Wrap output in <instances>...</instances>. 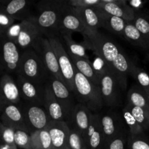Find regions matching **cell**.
<instances>
[{
	"instance_id": "1",
	"label": "cell",
	"mask_w": 149,
	"mask_h": 149,
	"mask_svg": "<svg viewBox=\"0 0 149 149\" xmlns=\"http://www.w3.org/2000/svg\"><path fill=\"white\" fill-rule=\"evenodd\" d=\"M83 36L84 45L93 50L97 58L116 74L122 90H125L133 62L113 39L103 33L99 31L87 32Z\"/></svg>"
},
{
	"instance_id": "2",
	"label": "cell",
	"mask_w": 149,
	"mask_h": 149,
	"mask_svg": "<svg viewBox=\"0 0 149 149\" xmlns=\"http://www.w3.org/2000/svg\"><path fill=\"white\" fill-rule=\"evenodd\" d=\"M37 15L31 16L41 33L45 36L58 34L61 17L68 9L66 1H48L40 4Z\"/></svg>"
},
{
	"instance_id": "3",
	"label": "cell",
	"mask_w": 149,
	"mask_h": 149,
	"mask_svg": "<svg viewBox=\"0 0 149 149\" xmlns=\"http://www.w3.org/2000/svg\"><path fill=\"white\" fill-rule=\"evenodd\" d=\"M74 95L79 101V103L86 106L92 112L98 111L104 106L100 87L86 78L76 68Z\"/></svg>"
},
{
	"instance_id": "4",
	"label": "cell",
	"mask_w": 149,
	"mask_h": 149,
	"mask_svg": "<svg viewBox=\"0 0 149 149\" xmlns=\"http://www.w3.org/2000/svg\"><path fill=\"white\" fill-rule=\"evenodd\" d=\"M17 76L39 85H45L49 74L40 57L33 49L22 52L21 61Z\"/></svg>"
},
{
	"instance_id": "5",
	"label": "cell",
	"mask_w": 149,
	"mask_h": 149,
	"mask_svg": "<svg viewBox=\"0 0 149 149\" xmlns=\"http://www.w3.org/2000/svg\"><path fill=\"white\" fill-rule=\"evenodd\" d=\"M101 61V60H100ZM99 69H96L100 75V89L103 104L110 107L119 106L122 87L116 74L103 61Z\"/></svg>"
},
{
	"instance_id": "6",
	"label": "cell",
	"mask_w": 149,
	"mask_h": 149,
	"mask_svg": "<svg viewBox=\"0 0 149 149\" xmlns=\"http://www.w3.org/2000/svg\"><path fill=\"white\" fill-rule=\"evenodd\" d=\"M49 39L54 52L58 58L60 69L65 84L74 94V75L75 67L64 47L63 42L58 35H49L46 36Z\"/></svg>"
},
{
	"instance_id": "7",
	"label": "cell",
	"mask_w": 149,
	"mask_h": 149,
	"mask_svg": "<svg viewBox=\"0 0 149 149\" xmlns=\"http://www.w3.org/2000/svg\"><path fill=\"white\" fill-rule=\"evenodd\" d=\"M32 49L34 50L40 57L49 76L55 77L65 83L60 69L58 58L52 49L49 39L45 36L42 35L36 41Z\"/></svg>"
},
{
	"instance_id": "8",
	"label": "cell",
	"mask_w": 149,
	"mask_h": 149,
	"mask_svg": "<svg viewBox=\"0 0 149 149\" xmlns=\"http://www.w3.org/2000/svg\"><path fill=\"white\" fill-rule=\"evenodd\" d=\"M1 123L15 130H23L30 132L22 106L15 103H1Z\"/></svg>"
},
{
	"instance_id": "9",
	"label": "cell",
	"mask_w": 149,
	"mask_h": 149,
	"mask_svg": "<svg viewBox=\"0 0 149 149\" xmlns=\"http://www.w3.org/2000/svg\"><path fill=\"white\" fill-rule=\"evenodd\" d=\"M49 82L52 87L55 97L61 105L66 114L67 118H68V124L69 122L71 123V115L77 105L74 100L75 95L69 90L65 83L60 81L58 79L49 76Z\"/></svg>"
},
{
	"instance_id": "10",
	"label": "cell",
	"mask_w": 149,
	"mask_h": 149,
	"mask_svg": "<svg viewBox=\"0 0 149 149\" xmlns=\"http://www.w3.org/2000/svg\"><path fill=\"white\" fill-rule=\"evenodd\" d=\"M20 93V97L26 103L44 107L45 85H39L17 76L16 80Z\"/></svg>"
},
{
	"instance_id": "11",
	"label": "cell",
	"mask_w": 149,
	"mask_h": 149,
	"mask_svg": "<svg viewBox=\"0 0 149 149\" xmlns=\"http://www.w3.org/2000/svg\"><path fill=\"white\" fill-rule=\"evenodd\" d=\"M23 109L31 133L45 130L49 126L51 120L43 106L26 103Z\"/></svg>"
},
{
	"instance_id": "12",
	"label": "cell",
	"mask_w": 149,
	"mask_h": 149,
	"mask_svg": "<svg viewBox=\"0 0 149 149\" xmlns=\"http://www.w3.org/2000/svg\"><path fill=\"white\" fill-rule=\"evenodd\" d=\"M20 50L15 43L3 38L2 66L8 74H17L22 56Z\"/></svg>"
},
{
	"instance_id": "13",
	"label": "cell",
	"mask_w": 149,
	"mask_h": 149,
	"mask_svg": "<svg viewBox=\"0 0 149 149\" xmlns=\"http://www.w3.org/2000/svg\"><path fill=\"white\" fill-rule=\"evenodd\" d=\"M31 17L20 21L21 29L16 42L19 49L23 51L33 49L36 41L42 35Z\"/></svg>"
},
{
	"instance_id": "14",
	"label": "cell",
	"mask_w": 149,
	"mask_h": 149,
	"mask_svg": "<svg viewBox=\"0 0 149 149\" xmlns=\"http://www.w3.org/2000/svg\"><path fill=\"white\" fill-rule=\"evenodd\" d=\"M98 115L106 146L115 138L125 133L123 122L121 121L119 116L111 113H98Z\"/></svg>"
},
{
	"instance_id": "15",
	"label": "cell",
	"mask_w": 149,
	"mask_h": 149,
	"mask_svg": "<svg viewBox=\"0 0 149 149\" xmlns=\"http://www.w3.org/2000/svg\"><path fill=\"white\" fill-rule=\"evenodd\" d=\"M96 8L127 22L133 21L136 15V13L128 5L126 0H100V3Z\"/></svg>"
},
{
	"instance_id": "16",
	"label": "cell",
	"mask_w": 149,
	"mask_h": 149,
	"mask_svg": "<svg viewBox=\"0 0 149 149\" xmlns=\"http://www.w3.org/2000/svg\"><path fill=\"white\" fill-rule=\"evenodd\" d=\"M44 108L47 112L51 122H65L68 123L66 114L55 97L49 81L45 84Z\"/></svg>"
},
{
	"instance_id": "17",
	"label": "cell",
	"mask_w": 149,
	"mask_h": 149,
	"mask_svg": "<svg viewBox=\"0 0 149 149\" xmlns=\"http://www.w3.org/2000/svg\"><path fill=\"white\" fill-rule=\"evenodd\" d=\"M47 130L52 139L53 149H67L69 137V125L65 122H51Z\"/></svg>"
},
{
	"instance_id": "18",
	"label": "cell",
	"mask_w": 149,
	"mask_h": 149,
	"mask_svg": "<svg viewBox=\"0 0 149 149\" xmlns=\"http://www.w3.org/2000/svg\"><path fill=\"white\" fill-rule=\"evenodd\" d=\"M74 32H79L83 35L87 32V29L80 17L68 7L61 17L57 35L60 36L63 33L72 34Z\"/></svg>"
},
{
	"instance_id": "19",
	"label": "cell",
	"mask_w": 149,
	"mask_h": 149,
	"mask_svg": "<svg viewBox=\"0 0 149 149\" xmlns=\"http://www.w3.org/2000/svg\"><path fill=\"white\" fill-rule=\"evenodd\" d=\"M85 140L88 149L106 148V143L102 132L98 113H92L90 127Z\"/></svg>"
},
{
	"instance_id": "20",
	"label": "cell",
	"mask_w": 149,
	"mask_h": 149,
	"mask_svg": "<svg viewBox=\"0 0 149 149\" xmlns=\"http://www.w3.org/2000/svg\"><path fill=\"white\" fill-rule=\"evenodd\" d=\"M1 103H10L18 104L20 101V93L17 82L9 74H3L0 81Z\"/></svg>"
},
{
	"instance_id": "21",
	"label": "cell",
	"mask_w": 149,
	"mask_h": 149,
	"mask_svg": "<svg viewBox=\"0 0 149 149\" xmlns=\"http://www.w3.org/2000/svg\"><path fill=\"white\" fill-rule=\"evenodd\" d=\"M93 112L81 103H77L71 115V123L74 124L73 127L79 131L86 138L90 124V118Z\"/></svg>"
},
{
	"instance_id": "22",
	"label": "cell",
	"mask_w": 149,
	"mask_h": 149,
	"mask_svg": "<svg viewBox=\"0 0 149 149\" xmlns=\"http://www.w3.org/2000/svg\"><path fill=\"white\" fill-rule=\"evenodd\" d=\"M69 8L82 20L87 29V32L93 33V32L98 31L99 28H100V20L95 7H85V8L69 7Z\"/></svg>"
},
{
	"instance_id": "23",
	"label": "cell",
	"mask_w": 149,
	"mask_h": 149,
	"mask_svg": "<svg viewBox=\"0 0 149 149\" xmlns=\"http://www.w3.org/2000/svg\"><path fill=\"white\" fill-rule=\"evenodd\" d=\"M100 20V28L110 31L116 34L123 36L124 30L127 22L124 19L116 17L112 15L109 14L101 10L96 8Z\"/></svg>"
},
{
	"instance_id": "24",
	"label": "cell",
	"mask_w": 149,
	"mask_h": 149,
	"mask_svg": "<svg viewBox=\"0 0 149 149\" xmlns=\"http://www.w3.org/2000/svg\"><path fill=\"white\" fill-rule=\"evenodd\" d=\"M69 56L76 69L95 85L100 87V75L90 60L83 59L71 55H69Z\"/></svg>"
},
{
	"instance_id": "25",
	"label": "cell",
	"mask_w": 149,
	"mask_h": 149,
	"mask_svg": "<svg viewBox=\"0 0 149 149\" xmlns=\"http://www.w3.org/2000/svg\"><path fill=\"white\" fill-rule=\"evenodd\" d=\"M29 7L30 2L26 0H12L2 7L1 10L15 20L18 19L22 21L31 17L29 14Z\"/></svg>"
},
{
	"instance_id": "26",
	"label": "cell",
	"mask_w": 149,
	"mask_h": 149,
	"mask_svg": "<svg viewBox=\"0 0 149 149\" xmlns=\"http://www.w3.org/2000/svg\"><path fill=\"white\" fill-rule=\"evenodd\" d=\"M127 103L149 112V97L145 90L136 84L131 87L127 95Z\"/></svg>"
},
{
	"instance_id": "27",
	"label": "cell",
	"mask_w": 149,
	"mask_h": 149,
	"mask_svg": "<svg viewBox=\"0 0 149 149\" xmlns=\"http://www.w3.org/2000/svg\"><path fill=\"white\" fill-rule=\"evenodd\" d=\"M123 36L127 42L136 47L147 49L149 48V45L146 42L141 32L138 30L132 22H127L124 30Z\"/></svg>"
},
{
	"instance_id": "28",
	"label": "cell",
	"mask_w": 149,
	"mask_h": 149,
	"mask_svg": "<svg viewBox=\"0 0 149 149\" xmlns=\"http://www.w3.org/2000/svg\"><path fill=\"white\" fill-rule=\"evenodd\" d=\"M58 36H61V40L65 43V49L69 55L89 60L88 55L86 54L85 48L83 45L78 44L72 39L71 33H63Z\"/></svg>"
},
{
	"instance_id": "29",
	"label": "cell",
	"mask_w": 149,
	"mask_h": 149,
	"mask_svg": "<svg viewBox=\"0 0 149 149\" xmlns=\"http://www.w3.org/2000/svg\"><path fill=\"white\" fill-rule=\"evenodd\" d=\"M33 149H53L52 139L47 128L31 133Z\"/></svg>"
},
{
	"instance_id": "30",
	"label": "cell",
	"mask_w": 149,
	"mask_h": 149,
	"mask_svg": "<svg viewBox=\"0 0 149 149\" xmlns=\"http://www.w3.org/2000/svg\"><path fill=\"white\" fill-rule=\"evenodd\" d=\"M122 116H123L125 125L129 129L130 135L131 136H143L144 130L138 123L135 116H133L127 104L125 105L122 110Z\"/></svg>"
},
{
	"instance_id": "31",
	"label": "cell",
	"mask_w": 149,
	"mask_h": 149,
	"mask_svg": "<svg viewBox=\"0 0 149 149\" xmlns=\"http://www.w3.org/2000/svg\"><path fill=\"white\" fill-rule=\"evenodd\" d=\"M68 146L71 149H88L84 137L74 127H71Z\"/></svg>"
},
{
	"instance_id": "32",
	"label": "cell",
	"mask_w": 149,
	"mask_h": 149,
	"mask_svg": "<svg viewBox=\"0 0 149 149\" xmlns=\"http://www.w3.org/2000/svg\"><path fill=\"white\" fill-rule=\"evenodd\" d=\"M127 106L129 107L130 110L132 112L133 116H135L140 126L142 127L144 131L149 130V112L139 107L132 106V105L127 103Z\"/></svg>"
},
{
	"instance_id": "33",
	"label": "cell",
	"mask_w": 149,
	"mask_h": 149,
	"mask_svg": "<svg viewBox=\"0 0 149 149\" xmlns=\"http://www.w3.org/2000/svg\"><path fill=\"white\" fill-rule=\"evenodd\" d=\"M130 76H132L134 79L137 81L138 85L142 87L143 90H146L149 88L148 74L145 71H143V69L137 66L134 63L131 66Z\"/></svg>"
},
{
	"instance_id": "34",
	"label": "cell",
	"mask_w": 149,
	"mask_h": 149,
	"mask_svg": "<svg viewBox=\"0 0 149 149\" xmlns=\"http://www.w3.org/2000/svg\"><path fill=\"white\" fill-rule=\"evenodd\" d=\"M15 142L17 148L22 149H33L31 135L23 130H15Z\"/></svg>"
},
{
	"instance_id": "35",
	"label": "cell",
	"mask_w": 149,
	"mask_h": 149,
	"mask_svg": "<svg viewBox=\"0 0 149 149\" xmlns=\"http://www.w3.org/2000/svg\"><path fill=\"white\" fill-rule=\"evenodd\" d=\"M132 23L149 45V17L138 12L136 13L135 18Z\"/></svg>"
},
{
	"instance_id": "36",
	"label": "cell",
	"mask_w": 149,
	"mask_h": 149,
	"mask_svg": "<svg viewBox=\"0 0 149 149\" xmlns=\"http://www.w3.org/2000/svg\"><path fill=\"white\" fill-rule=\"evenodd\" d=\"M15 19L12 16L9 15L8 14L1 10L0 13V33L1 37L4 38L6 33L9 31V29L15 24Z\"/></svg>"
},
{
	"instance_id": "37",
	"label": "cell",
	"mask_w": 149,
	"mask_h": 149,
	"mask_svg": "<svg viewBox=\"0 0 149 149\" xmlns=\"http://www.w3.org/2000/svg\"><path fill=\"white\" fill-rule=\"evenodd\" d=\"M127 147L129 149H149V141L142 136L129 135Z\"/></svg>"
},
{
	"instance_id": "38",
	"label": "cell",
	"mask_w": 149,
	"mask_h": 149,
	"mask_svg": "<svg viewBox=\"0 0 149 149\" xmlns=\"http://www.w3.org/2000/svg\"><path fill=\"white\" fill-rule=\"evenodd\" d=\"M15 131L14 128L10 127L1 123V134L2 138V143L7 144L11 146H17L15 142Z\"/></svg>"
},
{
	"instance_id": "39",
	"label": "cell",
	"mask_w": 149,
	"mask_h": 149,
	"mask_svg": "<svg viewBox=\"0 0 149 149\" xmlns=\"http://www.w3.org/2000/svg\"><path fill=\"white\" fill-rule=\"evenodd\" d=\"M66 3L68 7L74 8L96 7L100 3V0H68Z\"/></svg>"
},
{
	"instance_id": "40",
	"label": "cell",
	"mask_w": 149,
	"mask_h": 149,
	"mask_svg": "<svg viewBox=\"0 0 149 149\" xmlns=\"http://www.w3.org/2000/svg\"><path fill=\"white\" fill-rule=\"evenodd\" d=\"M127 141L128 137L126 136V133H123L110 141L105 149H126Z\"/></svg>"
},
{
	"instance_id": "41",
	"label": "cell",
	"mask_w": 149,
	"mask_h": 149,
	"mask_svg": "<svg viewBox=\"0 0 149 149\" xmlns=\"http://www.w3.org/2000/svg\"><path fill=\"white\" fill-rule=\"evenodd\" d=\"M146 1H142V0H132V1H127L128 5H129L135 13L140 12V10L144 7Z\"/></svg>"
},
{
	"instance_id": "42",
	"label": "cell",
	"mask_w": 149,
	"mask_h": 149,
	"mask_svg": "<svg viewBox=\"0 0 149 149\" xmlns=\"http://www.w3.org/2000/svg\"><path fill=\"white\" fill-rule=\"evenodd\" d=\"M0 149H17V146H11L10 145H7L5 143H1Z\"/></svg>"
},
{
	"instance_id": "43",
	"label": "cell",
	"mask_w": 149,
	"mask_h": 149,
	"mask_svg": "<svg viewBox=\"0 0 149 149\" xmlns=\"http://www.w3.org/2000/svg\"><path fill=\"white\" fill-rule=\"evenodd\" d=\"M145 91H146V93H147V95H148V97H149V88L147 89V90H146Z\"/></svg>"
},
{
	"instance_id": "44",
	"label": "cell",
	"mask_w": 149,
	"mask_h": 149,
	"mask_svg": "<svg viewBox=\"0 0 149 149\" xmlns=\"http://www.w3.org/2000/svg\"><path fill=\"white\" fill-rule=\"evenodd\" d=\"M148 59H149V53H148Z\"/></svg>"
},
{
	"instance_id": "45",
	"label": "cell",
	"mask_w": 149,
	"mask_h": 149,
	"mask_svg": "<svg viewBox=\"0 0 149 149\" xmlns=\"http://www.w3.org/2000/svg\"><path fill=\"white\" fill-rule=\"evenodd\" d=\"M67 149H71V148H68Z\"/></svg>"
}]
</instances>
